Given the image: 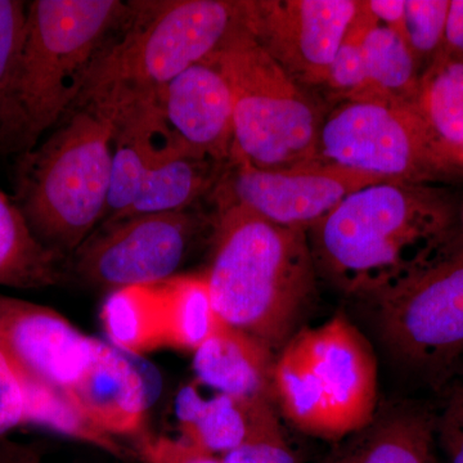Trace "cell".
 Returning <instances> with one entry per match:
<instances>
[{"instance_id":"cell-1","label":"cell","mask_w":463,"mask_h":463,"mask_svg":"<svg viewBox=\"0 0 463 463\" xmlns=\"http://www.w3.org/2000/svg\"><path fill=\"white\" fill-rule=\"evenodd\" d=\"M453 224L443 191L385 182L349 194L307 234L317 274L376 303L449 255Z\"/></svg>"},{"instance_id":"cell-2","label":"cell","mask_w":463,"mask_h":463,"mask_svg":"<svg viewBox=\"0 0 463 463\" xmlns=\"http://www.w3.org/2000/svg\"><path fill=\"white\" fill-rule=\"evenodd\" d=\"M316 276L306 230L274 224L241 206L218 207L205 279L225 325L281 350L315 294Z\"/></svg>"},{"instance_id":"cell-3","label":"cell","mask_w":463,"mask_h":463,"mask_svg":"<svg viewBox=\"0 0 463 463\" xmlns=\"http://www.w3.org/2000/svg\"><path fill=\"white\" fill-rule=\"evenodd\" d=\"M115 115L109 100L78 103L45 141L18 155L12 197L60 257L78 251L108 214Z\"/></svg>"},{"instance_id":"cell-4","label":"cell","mask_w":463,"mask_h":463,"mask_svg":"<svg viewBox=\"0 0 463 463\" xmlns=\"http://www.w3.org/2000/svg\"><path fill=\"white\" fill-rule=\"evenodd\" d=\"M129 5V16L94 61L75 105L156 96L214 53L240 24V0H139Z\"/></svg>"},{"instance_id":"cell-5","label":"cell","mask_w":463,"mask_h":463,"mask_svg":"<svg viewBox=\"0 0 463 463\" xmlns=\"http://www.w3.org/2000/svg\"><path fill=\"white\" fill-rule=\"evenodd\" d=\"M129 11V2L120 0L29 2L14 88L18 155L35 147L72 109L91 65Z\"/></svg>"},{"instance_id":"cell-6","label":"cell","mask_w":463,"mask_h":463,"mask_svg":"<svg viewBox=\"0 0 463 463\" xmlns=\"http://www.w3.org/2000/svg\"><path fill=\"white\" fill-rule=\"evenodd\" d=\"M274 401L298 430L339 440L373 421L376 358L344 315L303 328L279 350L273 368Z\"/></svg>"},{"instance_id":"cell-7","label":"cell","mask_w":463,"mask_h":463,"mask_svg":"<svg viewBox=\"0 0 463 463\" xmlns=\"http://www.w3.org/2000/svg\"><path fill=\"white\" fill-rule=\"evenodd\" d=\"M207 58L222 70L233 96L231 157L261 170H289L319 161L323 116L241 20Z\"/></svg>"},{"instance_id":"cell-8","label":"cell","mask_w":463,"mask_h":463,"mask_svg":"<svg viewBox=\"0 0 463 463\" xmlns=\"http://www.w3.org/2000/svg\"><path fill=\"white\" fill-rule=\"evenodd\" d=\"M318 158L413 184L443 181L462 160L437 141L417 109L370 100H344L323 118Z\"/></svg>"},{"instance_id":"cell-9","label":"cell","mask_w":463,"mask_h":463,"mask_svg":"<svg viewBox=\"0 0 463 463\" xmlns=\"http://www.w3.org/2000/svg\"><path fill=\"white\" fill-rule=\"evenodd\" d=\"M201 223L184 210L103 224L76 251L75 272L90 285L112 289L166 281L190 254Z\"/></svg>"},{"instance_id":"cell-10","label":"cell","mask_w":463,"mask_h":463,"mask_svg":"<svg viewBox=\"0 0 463 463\" xmlns=\"http://www.w3.org/2000/svg\"><path fill=\"white\" fill-rule=\"evenodd\" d=\"M385 182L323 161L289 170H261L230 157L214 194L218 207L241 206L274 224L307 231L349 194Z\"/></svg>"},{"instance_id":"cell-11","label":"cell","mask_w":463,"mask_h":463,"mask_svg":"<svg viewBox=\"0 0 463 463\" xmlns=\"http://www.w3.org/2000/svg\"><path fill=\"white\" fill-rule=\"evenodd\" d=\"M241 25L298 85L318 87L358 14L355 0H240Z\"/></svg>"},{"instance_id":"cell-12","label":"cell","mask_w":463,"mask_h":463,"mask_svg":"<svg viewBox=\"0 0 463 463\" xmlns=\"http://www.w3.org/2000/svg\"><path fill=\"white\" fill-rule=\"evenodd\" d=\"M390 345L413 362L463 352V252L449 254L376 301Z\"/></svg>"},{"instance_id":"cell-13","label":"cell","mask_w":463,"mask_h":463,"mask_svg":"<svg viewBox=\"0 0 463 463\" xmlns=\"http://www.w3.org/2000/svg\"><path fill=\"white\" fill-rule=\"evenodd\" d=\"M97 341L52 307L0 294V350L30 379L66 392Z\"/></svg>"},{"instance_id":"cell-14","label":"cell","mask_w":463,"mask_h":463,"mask_svg":"<svg viewBox=\"0 0 463 463\" xmlns=\"http://www.w3.org/2000/svg\"><path fill=\"white\" fill-rule=\"evenodd\" d=\"M170 129L197 154L227 164L233 146V96L222 70L210 58L157 91Z\"/></svg>"},{"instance_id":"cell-15","label":"cell","mask_w":463,"mask_h":463,"mask_svg":"<svg viewBox=\"0 0 463 463\" xmlns=\"http://www.w3.org/2000/svg\"><path fill=\"white\" fill-rule=\"evenodd\" d=\"M65 392L78 412L109 437H134L145 429V380L125 353L103 341H97L90 364Z\"/></svg>"},{"instance_id":"cell-16","label":"cell","mask_w":463,"mask_h":463,"mask_svg":"<svg viewBox=\"0 0 463 463\" xmlns=\"http://www.w3.org/2000/svg\"><path fill=\"white\" fill-rule=\"evenodd\" d=\"M114 105L111 188L103 224L132 205L146 174L155 164L178 152L194 151L170 129L158 106L157 94Z\"/></svg>"},{"instance_id":"cell-17","label":"cell","mask_w":463,"mask_h":463,"mask_svg":"<svg viewBox=\"0 0 463 463\" xmlns=\"http://www.w3.org/2000/svg\"><path fill=\"white\" fill-rule=\"evenodd\" d=\"M175 411L182 439L218 457L252 439L282 431L270 402L218 392L205 397L197 381L179 392Z\"/></svg>"},{"instance_id":"cell-18","label":"cell","mask_w":463,"mask_h":463,"mask_svg":"<svg viewBox=\"0 0 463 463\" xmlns=\"http://www.w3.org/2000/svg\"><path fill=\"white\" fill-rule=\"evenodd\" d=\"M274 361L265 344L224 323L194 353L192 365L201 385L274 403Z\"/></svg>"},{"instance_id":"cell-19","label":"cell","mask_w":463,"mask_h":463,"mask_svg":"<svg viewBox=\"0 0 463 463\" xmlns=\"http://www.w3.org/2000/svg\"><path fill=\"white\" fill-rule=\"evenodd\" d=\"M227 164L218 163L194 151L170 155L155 164L132 205L111 224L132 216L163 214L190 210L200 197L214 191Z\"/></svg>"},{"instance_id":"cell-20","label":"cell","mask_w":463,"mask_h":463,"mask_svg":"<svg viewBox=\"0 0 463 463\" xmlns=\"http://www.w3.org/2000/svg\"><path fill=\"white\" fill-rule=\"evenodd\" d=\"M100 321L112 345L125 354L169 347L166 281L114 289L103 303Z\"/></svg>"},{"instance_id":"cell-21","label":"cell","mask_w":463,"mask_h":463,"mask_svg":"<svg viewBox=\"0 0 463 463\" xmlns=\"http://www.w3.org/2000/svg\"><path fill=\"white\" fill-rule=\"evenodd\" d=\"M432 428L417 413H394L347 437L323 463H430Z\"/></svg>"},{"instance_id":"cell-22","label":"cell","mask_w":463,"mask_h":463,"mask_svg":"<svg viewBox=\"0 0 463 463\" xmlns=\"http://www.w3.org/2000/svg\"><path fill=\"white\" fill-rule=\"evenodd\" d=\"M62 259L36 239L16 201L0 187V286L56 285L62 277Z\"/></svg>"},{"instance_id":"cell-23","label":"cell","mask_w":463,"mask_h":463,"mask_svg":"<svg viewBox=\"0 0 463 463\" xmlns=\"http://www.w3.org/2000/svg\"><path fill=\"white\" fill-rule=\"evenodd\" d=\"M365 90L358 100L417 109L422 71L404 39L374 23L364 38Z\"/></svg>"},{"instance_id":"cell-24","label":"cell","mask_w":463,"mask_h":463,"mask_svg":"<svg viewBox=\"0 0 463 463\" xmlns=\"http://www.w3.org/2000/svg\"><path fill=\"white\" fill-rule=\"evenodd\" d=\"M417 111L447 151L463 157V57L440 56L422 72Z\"/></svg>"},{"instance_id":"cell-25","label":"cell","mask_w":463,"mask_h":463,"mask_svg":"<svg viewBox=\"0 0 463 463\" xmlns=\"http://www.w3.org/2000/svg\"><path fill=\"white\" fill-rule=\"evenodd\" d=\"M169 347L194 353L224 325L213 306L205 276L166 279Z\"/></svg>"},{"instance_id":"cell-26","label":"cell","mask_w":463,"mask_h":463,"mask_svg":"<svg viewBox=\"0 0 463 463\" xmlns=\"http://www.w3.org/2000/svg\"><path fill=\"white\" fill-rule=\"evenodd\" d=\"M27 5L21 0H0V154H18L14 102Z\"/></svg>"},{"instance_id":"cell-27","label":"cell","mask_w":463,"mask_h":463,"mask_svg":"<svg viewBox=\"0 0 463 463\" xmlns=\"http://www.w3.org/2000/svg\"><path fill=\"white\" fill-rule=\"evenodd\" d=\"M449 5L450 0H404L401 36L422 72L443 52Z\"/></svg>"},{"instance_id":"cell-28","label":"cell","mask_w":463,"mask_h":463,"mask_svg":"<svg viewBox=\"0 0 463 463\" xmlns=\"http://www.w3.org/2000/svg\"><path fill=\"white\" fill-rule=\"evenodd\" d=\"M374 23L376 18L364 2H361L358 14L328 70L325 85L344 100H358L365 90L364 38Z\"/></svg>"},{"instance_id":"cell-29","label":"cell","mask_w":463,"mask_h":463,"mask_svg":"<svg viewBox=\"0 0 463 463\" xmlns=\"http://www.w3.org/2000/svg\"><path fill=\"white\" fill-rule=\"evenodd\" d=\"M26 388L16 365L0 350V437L26 425Z\"/></svg>"},{"instance_id":"cell-30","label":"cell","mask_w":463,"mask_h":463,"mask_svg":"<svg viewBox=\"0 0 463 463\" xmlns=\"http://www.w3.org/2000/svg\"><path fill=\"white\" fill-rule=\"evenodd\" d=\"M141 452L145 463H223L182 438L143 439Z\"/></svg>"},{"instance_id":"cell-31","label":"cell","mask_w":463,"mask_h":463,"mask_svg":"<svg viewBox=\"0 0 463 463\" xmlns=\"http://www.w3.org/2000/svg\"><path fill=\"white\" fill-rule=\"evenodd\" d=\"M219 458L223 463H297L282 431L252 439Z\"/></svg>"},{"instance_id":"cell-32","label":"cell","mask_w":463,"mask_h":463,"mask_svg":"<svg viewBox=\"0 0 463 463\" xmlns=\"http://www.w3.org/2000/svg\"><path fill=\"white\" fill-rule=\"evenodd\" d=\"M439 439L448 463H463V388L453 395L444 411Z\"/></svg>"},{"instance_id":"cell-33","label":"cell","mask_w":463,"mask_h":463,"mask_svg":"<svg viewBox=\"0 0 463 463\" xmlns=\"http://www.w3.org/2000/svg\"><path fill=\"white\" fill-rule=\"evenodd\" d=\"M441 53L463 57V0H450Z\"/></svg>"},{"instance_id":"cell-34","label":"cell","mask_w":463,"mask_h":463,"mask_svg":"<svg viewBox=\"0 0 463 463\" xmlns=\"http://www.w3.org/2000/svg\"><path fill=\"white\" fill-rule=\"evenodd\" d=\"M364 5L380 25L389 27L401 35L404 0H367Z\"/></svg>"},{"instance_id":"cell-35","label":"cell","mask_w":463,"mask_h":463,"mask_svg":"<svg viewBox=\"0 0 463 463\" xmlns=\"http://www.w3.org/2000/svg\"><path fill=\"white\" fill-rule=\"evenodd\" d=\"M39 455L41 453L35 448L0 441V463H33Z\"/></svg>"},{"instance_id":"cell-36","label":"cell","mask_w":463,"mask_h":463,"mask_svg":"<svg viewBox=\"0 0 463 463\" xmlns=\"http://www.w3.org/2000/svg\"><path fill=\"white\" fill-rule=\"evenodd\" d=\"M33 463H43L42 462V457L41 455H39L38 457H36L35 459H33Z\"/></svg>"}]
</instances>
